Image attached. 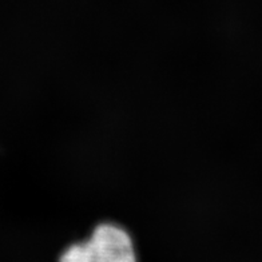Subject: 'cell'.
<instances>
[{"instance_id": "cell-1", "label": "cell", "mask_w": 262, "mask_h": 262, "mask_svg": "<svg viewBox=\"0 0 262 262\" xmlns=\"http://www.w3.org/2000/svg\"><path fill=\"white\" fill-rule=\"evenodd\" d=\"M59 262H138L133 238L113 222H103L84 241L70 245Z\"/></svg>"}]
</instances>
